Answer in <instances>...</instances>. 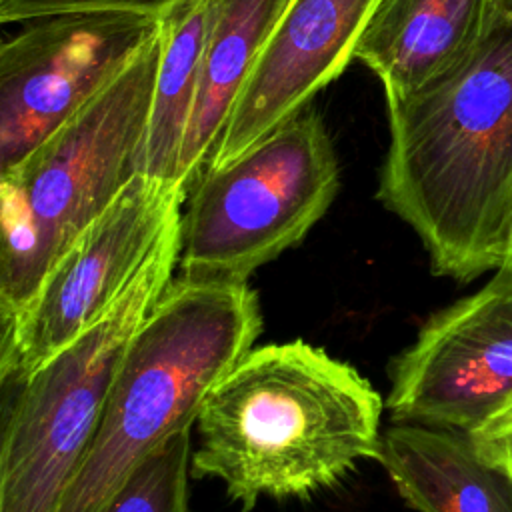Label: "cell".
I'll list each match as a JSON object with an SVG mask.
<instances>
[{
	"instance_id": "obj_7",
	"label": "cell",
	"mask_w": 512,
	"mask_h": 512,
	"mask_svg": "<svg viewBox=\"0 0 512 512\" xmlns=\"http://www.w3.org/2000/svg\"><path fill=\"white\" fill-rule=\"evenodd\" d=\"M188 190L134 176L46 276L24 318L2 332L0 376L20 384L98 324L182 222Z\"/></svg>"
},
{
	"instance_id": "obj_5",
	"label": "cell",
	"mask_w": 512,
	"mask_h": 512,
	"mask_svg": "<svg viewBox=\"0 0 512 512\" xmlns=\"http://www.w3.org/2000/svg\"><path fill=\"white\" fill-rule=\"evenodd\" d=\"M338 184L334 144L308 106L192 184L180 222V276L246 282L308 234Z\"/></svg>"
},
{
	"instance_id": "obj_15",
	"label": "cell",
	"mask_w": 512,
	"mask_h": 512,
	"mask_svg": "<svg viewBox=\"0 0 512 512\" xmlns=\"http://www.w3.org/2000/svg\"><path fill=\"white\" fill-rule=\"evenodd\" d=\"M192 426L170 434L124 478L98 512H190Z\"/></svg>"
},
{
	"instance_id": "obj_8",
	"label": "cell",
	"mask_w": 512,
	"mask_h": 512,
	"mask_svg": "<svg viewBox=\"0 0 512 512\" xmlns=\"http://www.w3.org/2000/svg\"><path fill=\"white\" fill-rule=\"evenodd\" d=\"M138 12H68L32 20L0 48V174L104 92L160 34Z\"/></svg>"
},
{
	"instance_id": "obj_9",
	"label": "cell",
	"mask_w": 512,
	"mask_h": 512,
	"mask_svg": "<svg viewBox=\"0 0 512 512\" xmlns=\"http://www.w3.org/2000/svg\"><path fill=\"white\" fill-rule=\"evenodd\" d=\"M512 398V266L438 310L390 366L394 422L472 432Z\"/></svg>"
},
{
	"instance_id": "obj_14",
	"label": "cell",
	"mask_w": 512,
	"mask_h": 512,
	"mask_svg": "<svg viewBox=\"0 0 512 512\" xmlns=\"http://www.w3.org/2000/svg\"><path fill=\"white\" fill-rule=\"evenodd\" d=\"M208 22L210 0H186L162 16V52L142 174L178 186L180 156L196 104Z\"/></svg>"
},
{
	"instance_id": "obj_4",
	"label": "cell",
	"mask_w": 512,
	"mask_h": 512,
	"mask_svg": "<svg viewBox=\"0 0 512 512\" xmlns=\"http://www.w3.org/2000/svg\"><path fill=\"white\" fill-rule=\"evenodd\" d=\"M160 34L90 104L0 174L2 332L34 304L80 234L144 170Z\"/></svg>"
},
{
	"instance_id": "obj_1",
	"label": "cell",
	"mask_w": 512,
	"mask_h": 512,
	"mask_svg": "<svg viewBox=\"0 0 512 512\" xmlns=\"http://www.w3.org/2000/svg\"><path fill=\"white\" fill-rule=\"evenodd\" d=\"M378 200L422 240L434 274L460 282L512 246V8L420 90L388 100Z\"/></svg>"
},
{
	"instance_id": "obj_11",
	"label": "cell",
	"mask_w": 512,
	"mask_h": 512,
	"mask_svg": "<svg viewBox=\"0 0 512 512\" xmlns=\"http://www.w3.org/2000/svg\"><path fill=\"white\" fill-rule=\"evenodd\" d=\"M494 14L492 0H382L356 60L378 76L386 102L398 100L456 66Z\"/></svg>"
},
{
	"instance_id": "obj_16",
	"label": "cell",
	"mask_w": 512,
	"mask_h": 512,
	"mask_svg": "<svg viewBox=\"0 0 512 512\" xmlns=\"http://www.w3.org/2000/svg\"><path fill=\"white\" fill-rule=\"evenodd\" d=\"M186 0H0L2 22L38 20L68 12H138L162 18Z\"/></svg>"
},
{
	"instance_id": "obj_10",
	"label": "cell",
	"mask_w": 512,
	"mask_h": 512,
	"mask_svg": "<svg viewBox=\"0 0 512 512\" xmlns=\"http://www.w3.org/2000/svg\"><path fill=\"white\" fill-rule=\"evenodd\" d=\"M380 2L290 0L236 100L208 168L236 158L306 110L356 60L358 44Z\"/></svg>"
},
{
	"instance_id": "obj_3",
	"label": "cell",
	"mask_w": 512,
	"mask_h": 512,
	"mask_svg": "<svg viewBox=\"0 0 512 512\" xmlns=\"http://www.w3.org/2000/svg\"><path fill=\"white\" fill-rule=\"evenodd\" d=\"M260 328L246 282L172 280L136 330L56 512H98L148 452L196 422L208 390Z\"/></svg>"
},
{
	"instance_id": "obj_2",
	"label": "cell",
	"mask_w": 512,
	"mask_h": 512,
	"mask_svg": "<svg viewBox=\"0 0 512 512\" xmlns=\"http://www.w3.org/2000/svg\"><path fill=\"white\" fill-rule=\"evenodd\" d=\"M384 402L352 364L304 340L250 348L196 416V478H218L244 512L304 498L376 458Z\"/></svg>"
},
{
	"instance_id": "obj_17",
	"label": "cell",
	"mask_w": 512,
	"mask_h": 512,
	"mask_svg": "<svg viewBox=\"0 0 512 512\" xmlns=\"http://www.w3.org/2000/svg\"><path fill=\"white\" fill-rule=\"evenodd\" d=\"M468 436L482 458L512 474V398Z\"/></svg>"
},
{
	"instance_id": "obj_6",
	"label": "cell",
	"mask_w": 512,
	"mask_h": 512,
	"mask_svg": "<svg viewBox=\"0 0 512 512\" xmlns=\"http://www.w3.org/2000/svg\"><path fill=\"white\" fill-rule=\"evenodd\" d=\"M180 260L176 226L124 296L88 332L18 386L0 448V512H56L104 412L128 346L172 282Z\"/></svg>"
},
{
	"instance_id": "obj_18",
	"label": "cell",
	"mask_w": 512,
	"mask_h": 512,
	"mask_svg": "<svg viewBox=\"0 0 512 512\" xmlns=\"http://www.w3.org/2000/svg\"><path fill=\"white\" fill-rule=\"evenodd\" d=\"M496 10H510L512 8V0H492Z\"/></svg>"
},
{
	"instance_id": "obj_12",
	"label": "cell",
	"mask_w": 512,
	"mask_h": 512,
	"mask_svg": "<svg viewBox=\"0 0 512 512\" xmlns=\"http://www.w3.org/2000/svg\"><path fill=\"white\" fill-rule=\"evenodd\" d=\"M376 460L418 512H512V474L482 458L468 432L394 422Z\"/></svg>"
},
{
	"instance_id": "obj_13",
	"label": "cell",
	"mask_w": 512,
	"mask_h": 512,
	"mask_svg": "<svg viewBox=\"0 0 512 512\" xmlns=\"http://www.w3.org/2000/svg\"><path fill=\"white\" fill-rule=\"evenodd\" d=\"M290 0H210L200 82L178 182L186 190L212 162L236 100Z\"/></svg>"
},
{
	"instance_id": "obj_19",
	"label": "cell",
	"mask_w": 512,
	"mask_h": 512,
	"mask_svg": "<svg viewBox=\"0 0 512 512\" xmlns=\"http://www.w3.org/2000/svg\"><path fill=\"white\" fill-rule=\"evenodd\" d=\"M508 266H512V246H510V252H508V260H506Z\"/></svg>"
}]
</instances>
